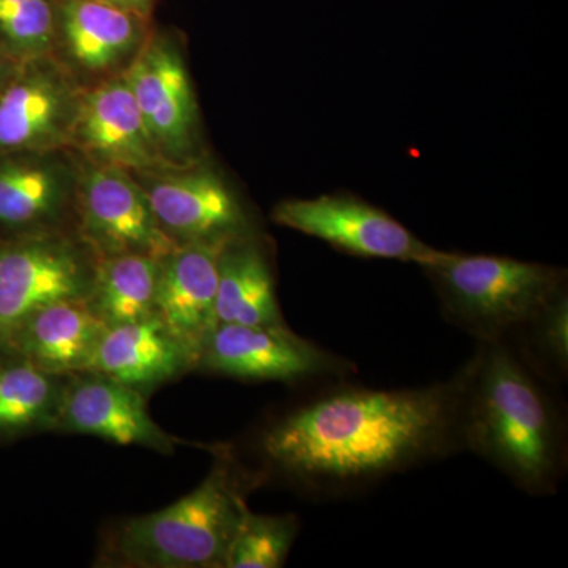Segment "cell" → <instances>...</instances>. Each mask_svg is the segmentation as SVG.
<instances>
[{
	"instance_id": "13",
	"label": "cell",
	"mask_w": 568,
	"mask_h": 568,
	"mask_svg": "<svg viewBox=\"0 0 568 568\" xmlns=\"http://www.w3.org/2000/svg\"><path fill=\"white\" fill-rule=\"evenodd\" d=\"M106 331L84 301L58 302L20 325L7 354L20 355L51 375L85 373Z\"/></svg>"
},
{
	"instance_id": "21",
	"label": "cell",
	"mask_w": 568,
	"mask_h": 568,
	"mask_svg": "<svg viewBox=\"0 0 568 568\" xmlns=\"http://www.w3.org/2000/svg\"><path fill=\"white\" fill-rule=\"evenodd\" d=\"M62 182L51 166L0 163V226L24 227L51 219L61 205Z\"/></svg>"
},
{
	"instance_id": "16",
	"label": "cell",
	"mask_w": 568,
	"mask_h": 568,
	"mask_svg": "<svg viewBox=\"0 0 568 568\" xmlns=\"http://www.w3.org/2000/svg\"><path fill=\"white\" fill-rule=\"evenodd\" d=\"M69 89L51 71L29 70L0 88V152L54 141L69 111Z\"/></svg>"
},
{
	"instance_id": "17",
	"label": "cell",
	"mask_w": 568,
	"mask_h": 568,
	"mask_svg": "<svg viewBox=\"0 0 568 568\" xmlns=\"http://www.w3.org/2000/svg\"><path fill=\"white\" fill-rule=\"evenodd\" d=\"M219 324L284 325L271 265L257 245L237 237L220 254Z\"/></svg>"
},
{
	"instance_id": "9",
	"label": "cell",
	"mask_w": 568,
	"mask_h": 568,
	"mask_svg": "<svg viewBox=\"0 0 568 568\" xmlns=\"http://www.w3.org/2000/svg\"><path fill=\"white\" fill-rule=\"evenodd\" d=\"M227 242L183 244L163 257L160 265L155 315L196 365L213 331L219 327V264Z\"/></svg>"
},
{
	"instance_id": "25",
	"label": "cell",
	"mask_w": 568,
	"mask_h": 568,
	"mask_svg": "<svg viewBox=\"0 0 568 568\" xmlns=\"http://www.w3.org/2000/svg\"><path fill=\"white\" fill-rule=\"evenodd\" d=\"M102 2L142 18L152 10L155 0H102Z\"/></svg>"
},
{
	"instance_id": "26",
	"label": "cell",
	"mask_w": 568,
	"mask_h": 568,
	"mask_svg": "<svg viewBox=\"0 0 568 568\" xmlns=\"http://www.w3.org/2000/svg\"><path fill=\"white\" fill-rule=\"evenodd\" d=\"M9 55L10 54H7V51L3 50L2 44H0V88H2L11 77Z\"/></svg>"
},
{
	"instance_id": "18",
	"label": "cell",
	"mask_w": 568,
	"mask_h": 568,
	"mask_svg": "<svg viewBox=\"0 0 568 568\" xmlns=\"http://www.w3.org/2000/svg\"><path fill=\"white\" fill-rule=\"evenodd\" d=\"M67 381L20 355H0V440L54 429Z\"/></svg>"
},
{
	"instance_id": "7",
	"label": "cell",
	"mask_w": 568,
	"mask_h": 568,
	"mask_svg": "<svg viewBox=\"0 0 568 568\" xmlns=\"http://www.w3.org/2000/svg\"><path fill=\"white\" fill-rule=\"evenodd\" d=\"M200 366L242 381H293L339 376L349 364L293 334L284 325L219 324Z\"/></svg>"
},
{
	"instance_id": "8",
	"label": "cell",
	"mask_w": 568,
	"mask_h": 568,
	"mask_svg": "<svg viewBox=\"0 0 568 568\" xmlns=\"http://www.w3.org/2000/svg\"><path fill=\"white\" fill-rule=\"evenodd\" d=\"M82 226L88 241L106 257L145 254L163 260L179 246L156 220L145 193L114 166L85 178Z\"/></svg>"
},
{
	"instance_id": "22",
	"label": "cell",
	"mask_w": 568,
	"mask_h": 568,
	"mask_svg": "<svg viewBox=\"0 0 568 568\" xmlns=\"http://www.w3.org/2000/svg\"><path fill=\"white\" fill-rule=\"evenodd\" d=\"M295 515H254L248 510L224 568H278L286 562L298 532Z\"/></svg>"
},
{
	"instance_id": "23",
	"label": "cell",
	"mask_w": 568,
	"mask_h": 568,
	"mask_svg": "<svg viewBox=\"0 0 568 568\" xmlns=\"http://www.w3.org/2000/svg\"><path fill=\"white\" fill-rule=\"evenodd\" d=\"M54 22L52 0H0V44L10 54L48 50Z\"/></svg>"
},
{
	"instance_id": "3",
	"label": "cell",
	"mask_w": 568,
	"mask_h": 568,
	"mask_svg": "<svg viewBox=\"0 0 568 568\" xmlns=\"http://www.w3.org/2000/svg\"><path fill=\"white\" fill-rule=\"evenodd\" d=\"M261 484L220 455L203 484L163 510L126 519L104 549L112 566L141 568H224L245 515L246 495Z\"/></svg>"
},
{
	"instance_id": "24",
	"label": "cell",
	"mask_w": 568,
	"mask_h": 568,
	"mask_svg": "<svg viewBox=\"0 0 568 568\" xmlns=\"http://www.w3.org/2000/svg\"><path fill=\"white\" fill-rule=\"evenodd\" d=\"M568 306L567 295L559 294L532 321L526 325V331L532 335V343L538 354L545 358L548 365L558 369L559 373L567 372L568 364ZM523 328V331H525Z\"/></svg>"
},
{
	"instance_id": "15",
	"label": "cell",
	"mask_w": 568,
	"mask_h": 568,
	"mask_svg": "<svg viewBox=\"0 0 568 568\" xmlns=\"http://www.w3.org/2000/svg\"><path fill=\"white\" fill-rule=\"evenodd\" d=\"M77 133L82 144L110 166L144 170L155 160V144L123 78L85 97L78 111Z\"/></svg>"
},
{
	"instance_id": "6",
	"label": "cell",
	"mask_w": 568,
	"mask_h": 568,
	"mask_svg": "<svg viewBox=\"0 0 568 568\" xmlns=\"http://www.w3.org/2000/svg\"><path fill=\"white\" fill-rule=\"evenodd\" d=\"M92 276L77 250L58 239L0 242V355L33 313L58 302L85 301Z\"/></svg>"
},
{
	"instance_id": "19",
	"label": "cell",
	"mask_w": 568,
	"mask_h": 568,
	"mask_svg": "<svg viewBox=\"0 0 568 568\" xmlns=\"http://www.w3.org/2000/svg\"><path fill=\"white\" fill-rule=\"evenodd\" d=\"M141 17L102 0H62L59 7L67 48L88 70L102 71L125 55L136 43Z\"/></svg>"
},
{
	"instance_id": "2",
	"label": "cell",
	"mask_w": 568,
	"mask_h": 568,
	"mask_svg": "<svg viewBox=\"0 0 568 568\" xmlns=\"http://www.w3.org/2000/svg\"><path fill=\"white\" fill-rule=\"evenodd\" d=\"M463 443L530 495L558 487L562 422L537 373L506 342L484 343L470 361Z\"/></svg>"
},
{
	"instance_id": "4",
	"label": "cell",
	"mask_w": 568,
	"mask_h": 568,
	"mask_svg": "<svg viewBox=\"0 0 568 568\" xmlns=\"http://www.w3.org/2000/svg\"><path fill=\"white\" fill-rule=\"evenodd\" d=\"M422 268L448 320L481 343L506 342L562 294V271L511 257L447 253Z\"/></svg>"
},
{
	"instance_id": "5",
	"label": "cell",
	"mask_w": 568,
	"mask_h": 568,
	"mask_svg": "<svg viewBox=\"0 0 568 568\" xmlns=\"http://www.w3.org/2000/svg\"><path fill=\"white\" fill-rule=\"evenodd\" d=\"M274 222L327 242L336 250L369 260H395L426 267L447 252L432 248L394 216L351 194H323L276 205Z\"/></svg>"
},
{
	"instance_id": "1",
	"label": "cell",
	"mask_w": 568,
	"mask_h": 568,
	"mask_svg": "<svg viewBox=\"0 0 568 568\" xmlns=\"http://www.w3.org/2000/svg\"><path fill=\"white\" fill-rule=\"evenodd\" d=\"M470 362L444 383L403 390L339 387L265 429V462L306 491L347 493L465 450Z\"/></svg>"
},
{
	"instance_id": "10",
	"label": "cell",
	"mask_w": 568,
	"mask_h": 568,
	"mask_svg": "<svg viewBox=\"0 0 568 568\" xmlns=\"http://www.w3.org/2000/svg\"><path fill=\"white\" fill-rule=\"evenodd\" d=\"M54 429L163 454L174 448L173 437L149 414L142 392L91 372L67 381Z\"/></svg>"
},
{
	"instance_id": "11",
	"label": "cell",
	"mask_w": 568,
	"mask_h": 568,
	"mask_svg": "<svg viewBox=\"0 0 568 568\" xmlns=\"http://www.w3.org/2000/svg\"><path fill=\"white\" fill-rule=\"evenodd\" d=\"M156 149L181 155L192 144L196 104L189 73L171 41L153 40L123 78Z\"/></svg>"
},
{
	"instance_id": "20",
	"label": "cell",
	"mask_w": 568,
	"mask_h": 568,
	"mask_svg": "<svg viewBox=\"0 0 568 568\" xmlns=\"http://www.w3.org/2000/svg\"><path fill=\"white\" fill-rule=\"evenodd\" d=\"M162 260L145 254L110 256L92 276L84 304L108 328L155 315Z\"/></svg>"
},
{
	"instance_id": "14",
	"label": "cell",
	"mask_w": 568,
	"mask_h": 568,
	"mask_svg": "<svg viewBox=\"0 0 568 568\" xmlns=\"http://www.w3.org/2000/svg\"><path fill=\"white\" fill-rule=\"evenodd\" d=\"M196 366L159 316L108 328L89 372L144 392Z\"/></svg>"
},
{
	"instance_id": "12",
	"label": "cell",
	"mask_w": 568,
	"mask_h": 568,
	"mask_svg": "<svg viewBox=\"0 0 568 568\" xmlns=\"http://www.w3.org/2000/svg\"><path fill=\"white\" fill-rule=\"evenodd\" d=\"M144 193L175 242H227L244 233V211L222 179L209 171L162 179Z\"/></svg>"
}]
</instances>
